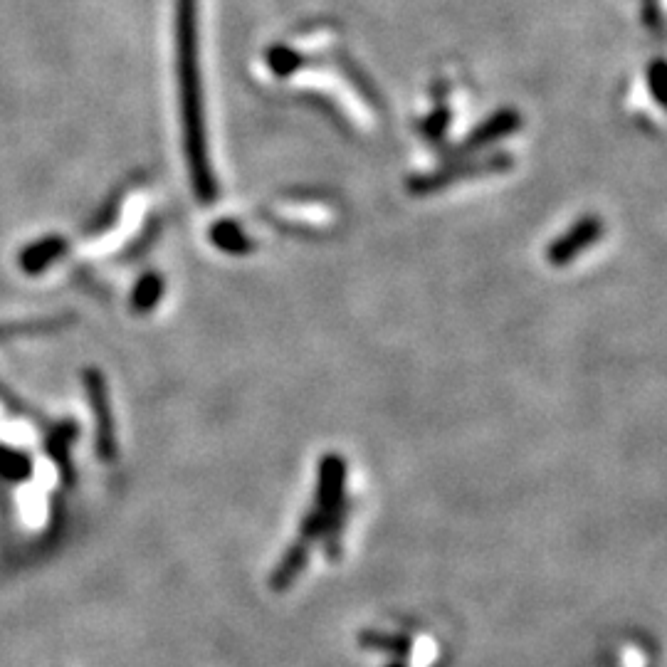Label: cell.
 Returning a JSON list of instances; mask_svg holds the SVG:
<instances>
[{
  "label": "cell",
  "mask_w": 667,
  "mask_h": 667,
  "mask_svg": "<svg viewBox=\"0 0 667 667\" xmlns=\"http://www.w3.org/2000/svg\"><path fill=\"white\" fill-rule=\"evenodd\" d=\"M161 297H164V280L156 272H151L136 282L134 292H131V309L136 314H146L161 302Z\"/></svg>",
  "instance_id": "obj_7"
},
{
  "label": "cell",
  "mask_w": 667,
  "mask_h": 667,
  "mask_svg": "<svg viewBox=\"0 0 667 667\" xmlns=\"http://www.w3.org/2000/svg\"><path fill=\"white\" fill-rule=\"evenodd\" d=\"M386 667H408V665L403 663V660H393V663H388Z\"/></svg>",
  "instance_id": "obj_12"
},
{
  "label": "cell",
  "mask_w": 667,
  "mask_h": 667,
  "mask_svg": "<svg viewBox=\"0 0 667 667\" xmlns=\"http://www.w3.org/2000/svg\"><path fill=\"white\" fill-rule=\"evenodd\" d=\"M77 433H80V428H77L75 420H65V423H60L52 428V433L47 435V443H45L47 458H52L57 462V467H60V472L65 475L67 482L75 480L70 450H72V443L77 440Z\"/></svg>",
  "instance_id": "obj_5"
},
{
  "label": "cell",
  "mask_w": 667,
  "mask_h": 667,
  "mask_svg": "<svg viewBox=\"0 0 667 667\" xmlns=\"http://www.w3.org/2000/svg\"><path fill=\"white\" fill-rule=\"evenodd\" d=\"M359 645L374 653L393 655L396 660H403L411 655L413 640L403 633H381V630H361Z\"/></svg>",
  "instance_id": "obj_6"
},
{
  "label": "cell",
  "mask_w": 667,
  "mask_h": 667,
  "mask_svg": "<svg viewBox=\"0 0 667 667\" xmlns=\"http://www.w3.org/2000/svg\"><path fill=\"white\" fill-rule=\"evenodd\" d=\"M60 252H62L60 240H45V243L25 250L23 257H20V265H23V270L30 272V275H38V272H42L47 265H52V262L57 260Z\"/></svg>",
  "instance_id": "obj_10"
},
{
  "label": "cell",
  "mask_w": 667,
  "mask_h": 667,
  "mask_svg": "<svg viewBox=\"0 0 667 667\" xmlns=\"http://www.w3.org/2000/svg\"><path fill=\"white\" fill-rule=\"evenodd\" d=\"M601 233H603V223L598 218L579 220L569 233H564L559 240H554V243L549 245V250H546V260H549L554 267L571 265L581 252L591 248V245L601 238Z\"/></svg>",
  "instance_id": "obj_3"
},
{
  "label": "cell",
  "mask_w": 667,
  "mask_h": 667,
  "mask_svg": "<svg viewBox=\"0 0 667 667\" xmlns=\"http://www.w3.org/2000/svg\"><path fill=\"white\" fill-rule=\"evenodd\" d=\"M309 551H312V544H307L304 539L297 537V542H292L285 549V554L280 556V561L275 564L270 574V588L272 591L282 593L287 588L294 586V581L302 576V571L307 569L309 564Z\"/></svg>",
  "instance_id": "obj_4"
},
{
  "label": "cell",
  "mask_w": 667,
  "mask_h": 667,
  "mask_svg": "<svg viewBox=\"0 0 667 667\" xmlns=\"http://www.w3.org/2000/svg\"><path fill=\"white\" fill-rule=\"evenodd\" d=\"M349 462L339 453L322 455L317 467V490H314L312 509L322 517V542L324 556L329 561H339L341 556V532L349 519Z\"/></svg>",
  "instance_id": "obj_1"
},
{
  "label": "cell",
  "mask_w": 667,
  "mask_h": 667,
  "mask_svg": "<svg viewBox=\"0 0 667 667\" xmlns=\"http://www.w3.org/2000/svg\"><path fill=\"white\" fill-rule=\"evenodd\" d=\"M33 475V460L20 450L0 443V477L8 482H25Z\"/></svg>",
  "instance_id": "obj_9"
},
{
  "label": "cell",
  "mask_w": 667,
  "mask_h": 667,
  "mask_svg": "<svg viewBox=\"0 0 667 667\" xmlns=\"http://www.w3.org/2000/svg\"><path fill=\"white\" fill-rule=\"evenodd\" d=\"M72 319L70 317H47V319H35V322H18V324H0V341L20 339V336L30 334H45L55 332V329L67 327Z\"/></svg>",
  "instance_id": "obj_8"
},
{
  "label": "cell",
  "mask_w": 667,
  "mask_h": 667,
  "mask_svg": "<svg viewBox=\"0 0 667 667\" xmlns=\"http://www.w3.org/2000/svg\"><path fill=\"white\" fill-rule=\"evenodd\" d=\"M215 243H218L220 248H225V250H230V252H245V250L250 248L248 240H245L243 235H240L235 228L218 230V233H215Z\"/></svg>",
  "instance_id": "obj_11"
},
{
  "label": "cell",
  "mask_w": 667,
  "mask_h": 667,
  "mask_svg": "<svg viewBox=\"0 0 667 667\" xmlns=\"http://www.w3.org/2000/svg\"><path fill=\"white\" fill-rule=\"evenodd\" d=\"M82 386L87 393V403L94 413V450H97V458L102 462H114L119 455V443H117V425H114V411H112V398H109V386L107 378L94 366H87L82 371Z\"/></svg>",
  "instance_id": "obj_2"
}]
</instances>
